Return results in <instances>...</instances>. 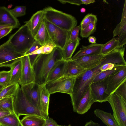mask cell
<instances>
[{"label": "cell", "mask_w": 126, "mask_h": 126, "mask_svg": "<svg viewBox=\"0 0 126 126\" xmlns=\"http://www.w3.org/2000/svg\"><path fill=\"white\" fill-rule=\"evenodd\" d=\"M106 79L92 82L90 85L92 96L94 102L101 103L107 101L110 96L106 93Z\"/></svg>", "instance_id": "5bb4252c"}, {"label": "cell", "mask_w": 126, "mask_h": 126, "mask_svg": "<svg viewBox=\"0 0 126 126\" xmlns=\"http://www.w3.org/2000/svg\"><path fill=\"white\" fill-rule=\"evenodd\" d=\"M40 54H33L27 55L28 56L30 63L32 67H33L35 61Z\"/></svg>", "instance_id": "bcb514c9"}, {"label": "cell", "mask_w": 126, "mask_h": 126, "mask_svg": "<svg viewBox=\"0 0 126 126\" xmlns=\"http://www.w3.org/2000/svg\"><path fill=\"white\" fill-rule=\"evenodd\" d=\"M126 65H119L112 69L102 72L97 75L94 79L92 82L102 81L109 76L116 73Z\"/></svg>", "instance_id": "4dcf8cb0"}, {"label": "cell", "mask_w": 126, "mask_h": 126, "mask_svg": "<svg viewBox=\"0 0 126 126\" xmlns=\"http://www.w3.org/2000/svg\"><path fill=\"white\" fill-rule=\"evenodd\" d=\"M94 102L92 97L90 87L81 100L76 112L80 114H83L87 112L92 104Z\"/></svg>", "instance_id": "7402d4cb"}, {"label": "cell", "mask_w": 126, "mask_h": 126, "mask_svg": "<svg viewBox=\"0 0 126 126\" xmlns=\"http://www.w3.org/2000/svg\"><path fill=\"white\" fill-rule=\"evenodd\" d=\"M10 27L6 26H0V29L2 28L9 27Z\"/></svg>", "instance_id": "f5cc1de1"}, {"label": "cell", "mask_w": 126, "mask_h": 126, "mask_svg": "<svg viewBox=\"0 0 126 126\" xmlns=\"http://www.w3.org/2000/svg\"><path fill=\"white\" fill-rule=\"evenodd\" d=\"M67 62L62 59L55 63L49 74L46 84L52 82L63 75Z\"/></svg>", "instance_id": "ac0fdd59"}, {"label": "cell", "mask_w": 126, "mask_h": 126, "mask_svg": "<svg viewBox=\"0 0 126 126\" xmlns=\"http://www.w3.org/2000/svg\"><path fill=\"white\" fill-rule=\"evenodd\" d=\"M9 71H0V85L4 87L8 86L10 80Z\"/></svg>", "instance_id": "8d00e7d4"}, {"label": "cell", "mask_w": 126, "mask_h": 126, "mask_svg": "<svg viewBox=\"0 0 126 126\" xmlns=\"http://www.w3.org/2000/svg\"><path fill=\"white\" fill-rule=\"evenodd\" d=\"M94 68L87 70L75 78L72 94L70 95L73 111L76 112L78 105L96 76L100 72Z\"/></svg>", "instance_id": "7a4b0ae2"}, {"label": "cell", "mask_w": 126, "mask_h": 126, "mask_svg": "<svg viewBox=\"0 0 126 126\" xmlns=\"http://www.w3.org/2000/svg\"><path fill=\"white\" fill-rule=\"evenodd\" d=\"M59 126H61V125H59Z\"/></svg>", "instance_id": "9f6ffc18"}, {"label": "cell", "mask_w": 126, "mask_h": 126, "mask_svg": "<svg viewBox=\"0 0 126 126\" xmlns=\"http://www.w3.org/2000/svg\"><path fill=\"white\" fill-rule=\"evenodd\" d=\"M4 87L3 86L0 85V92Z\"/></svg>", "instance_id": "db71d44e"}, {"label": "cell", "mask_w": 126, "mask_h": 126, "mask_svg": "<svg viewBox=\"0 0 126 126\" xmlns=\"http://www.w3.org/2000/svg\"><path fill=\"white\" fill-rule=\"evenodd\" d=\"M41 46L35 40L34 42L31 47L25 53L24 55H28L30 54L37 49Z\"/></svg>", "instance_id": "b9f144b4"}, {"label": "cell", "mask_w": 126, "mask_h": 126, "mask_svg": "<svg viewBox=\"0 0 126 126\" xmlns=\"http://www.w3.org/2000/svg\"><path fill=\"white\" fill-rule=\"evenodd\" d=\"M23 126H44L45 119L34 115H26L20 120Z\"/></svg>", "instance_id": "83f0119b"}, {"label": "cell", "mask_w": 126, "mask_h": 126, "mask_svg": "<svg viewBox=\"0 0 126 126\" xmlns=\"http://www.w3.org/2000/svg\"><path fill=\"white\" fill-rule=\"evenodd\" d=\"M21 58L15 62L10 66V80L8 86L13 84L19 83L20 79L22 72Z\"/></svg>", "instance_id": "cb8c5ba5"}, {"label": "cell", "mask_w": 126, "mask_h": 126, "mask_svg": "<svg viewBox=\"0 0 126 126\" xmlns=\"http://www.w3.org/2000/svg\"><path fill=\"white\" fill-rule=\"evenodd\" d=\"M113 37L118 36L119 48L123 47L126 43V0L123 9L121 20L113 31Z\"/></svg>", "instance_id": "9a60e30c"}, {"label": "cell", "mask_w": 126, "mask_h": 126, "mask_svg": "<svg viewBox=\"0 0 126 126\" xmlns=\"http://www.w3.org/2000/svg\"><path fill=\"white\" fill-rule=\"evenodd\" d=\"M8 40L17 52L24 55L32 45L35 39L25 24L12 35Z\"/></svg>", "instance_id": "5b68a950"}, {"label": "cell", "mask_w": 126, "mask_h": 126, "mask_svg": "<svg viewBox=\"0 0 126 126\" xmlns=\"http://www.w3.org/2000/svg\"><path fill=\"white\" fill-rule=\"evenodd\" d=\"M57 123L53 119L49 117L45 119L44 126H59Z\"/></svg>", "instance_id": "ee69618b"}, {"label": "cell", "mask_w": 126, "mask_h": 126, "mask_svg": "<svg viewBox=\"0 0 126 126\" xmlns=\"http://www.w3.org/2000/svg\"><path fill=\"white\" fill-rule=\"evenodd\" d=\"M113 112V116L118 126H126V101L115 93L108 100Z\"/></svg>", "instance_id": "8992f818"}, {"label": "cell", "mask_w": 126, "mask_h": 126, "mask_svg": "<svg viewBox=\"0 0 126 126\" xmlns=\"http://www.w3.org/2000/svg\"><path fill=\"white\" fill-rule=\"evenodd\" d=\"M14 109L17 116L22 115H34L45 119L49 117L43 111L34 107L28 99L20 86L14 96Z\"/></svg>", "instance_id": "277c9868"}, {"label": "cell", "mask_w": 126, "mask_h": 126, "mask_svg": "<svg viewBox=\"0 0 126 126\" xmlns=\"http://www.w3.org/2000/svg\"><path fill=\"white\" fill-rule=\"evenodd\" d=\"M86 10L85 8H82L80 9V11L81 13H84L85 12Z\"/></svg>", "instance_id": "816d5d0a"}, {"label": "cell", "mask_w": 126, "mask_h": 126, "mask_svg": "<svg viewBox=\"0 0 126 126\" xmlns=\"http://www.w3.org/2000/svg\"><path fill=\"white\" fill-rule=\"evenodd\" d=\"M20 87L19 83H16L4 87L0 92V99L7 97L14 96Z\"/></svg>", "instance_id": "d6a6232c"}, {"label": "cell", "mask_w": 126, "mask_h": 126, "mask_svg": "<svg viewBox=\"0 0 126 126\" xmlns=\"http://www.w3.org/2000/svg\"><path fill=\"white\" fill-rule=\"evenodd\" d=\"M1 67V65H0V67Z\"/></svg>", "instance_id": "680465c9"}, {"label": "cell", "mask_w": 126, "mask_h": 126, "mask_svg": "<svg viewBox=\"0 0 126 126\" xmlns=\"http://www.w3.org/2000/svg\"><path fill=\"white\" fill-rule=\"evenodd\" d=\"M62 49L56 47L50 53L40 54L33 66L34 82L38 85L46 84L49 74L55 63L62 59Z\"/></svg>", "instance_id": "6da1fadb"}, {"label": "cell", "mask_w": 126, "mask_h": 126, "mask_svg": "<svg viewBox=\"0 0 126 126\" xmlns=\"http://www.w3.org/2000/svg\"><path fill=\"white\" fill-rule=\"evenodd\" d=\"M81 39L79 37L74 41L68 40L63 48L62 50L63 59L68 61L72 59V56L77 47L79 45Z\"/></svg>", "instance_id": "d4e9b609"}, {"label": "cell", "mask_w": 126, "mask_h": 126, "mask_svg": "<svg viewBox=\"0 0 126 126\" xmlns=\"http://www.w3.org/2000/svg\"><path fill=\"white\" fill-rule=\"evenodd\" d=\"M103 45L95 43L87 46L82 45V48L72 57V59L75 60L87 56L100 54Z\"/></svg>", "instance_id": "d6986e66"}, {"label": "cell", "mask_w": 126, "mask_h": 126, "mask_svg": "<svg viewBox=\"0 0 126 126\" xmlns=\"http://www.w3.org/2000/svg\"><path fill=\"white\" fill-rule=\"evenodd\" d=\"M120 65L111 63H107L104 64L98 68L95 67V68L98 69L101 72L107 70H110Z\"/></svg>", "instance_id": "60d3db41"}, {"label": "cell", "mask_w": 126, "mask_h": 126, "mask_svg": "<svg viewBox=\"0 0 126 126\" xmlns=\"http://www.w3.org/2000/svg\"><path fill=\"white\" fill-rule=\"evenodd\" d=\"M24 55L17 52L8 40L0 46V65L9 67Z\"/></svg>", "instance_id": "9c48e42d"}, {"label": "cell", "mask_w": 126, "mask_h": 126, "mask_svg": "<svg viewBox=\"0 0 126 126\" xmlns=\"http://www.w3.org/2000/svg\"><path fill=\"white\" fill-rule=\"evenodd\" d=\"M40 103L42 111L48 115L49 105L50 94L47 88L46 84L39 85Z\"/></svg>", "instance_id": "603a6c76"}, {"label": "cell", "mask_w": 126, "mask_h": 126, "mask_svg": "<svg viewBox=\"0 0 126 126\" xmlns=\"http://www.w3.org/2000/svg\"><path fill=\"white\" fill-rule=\"evenodd\" d=\"M20 87L29 101L36 108L42 111L40 100L39 85L34 82Z\"/></svg>", "instance_id": "7c38bea8"}, {"label": "cell", "mask_w": 126, "mask_h": 126, "mask_svg": "<svg viewBox=\"0 0 126 126\" xmlns=\"http://www.w3.org/2000/svg\"><path fill=\"white\" fill-rule=\"evenodd\" d=\"M45 18L47 21L59 28L68 31L76 26L77 21L71 15L56 10L51 7L43 9Z\"/></svg>", "instance_id": "3957f363"}, {"label": "cell", "mask_w": 126, "mask_h": 126, "mask_svg": "<svg viewBox=\"0 0 126 126\" xmlns=\"http://www.w3.org/2000/svg\"><path fill=\"white\" fill-rule=\"evenodd\" d=\"M84 126H100V125L98 123L91 120L86 122Z\"/></svg>", "instance_id": "7dc6e473"}, {"label": "cell", "mask_w": 126, "mask_h": 126, "mask_svg": "<svg viewBox=\"0 0 126 126\" xmlns=\"http://www.w3.org/2000/svg\"><path fill=\"white\" fill-rule=\"evenodd\" d=\"M125 47L118 48L105 55L98 65L96 67L98 68L103 65L111 63L120 65L126 66L124 58Z\"/></svg>", "instance_id": "4fadbf2b"}, {"label": "cell", "mask_w": 126, "mask_h": 126, "mask_svg": "<svg viewBox=\"0 0 126 126\" xmlns=\"http://www.w3.org/2000/svg\"><path fill=\"white\" fill-rule=\"evenodd\" d=\"M45 24L52 42L62 50L69 40L70 31L62 29L50 23L45 18Z\"/></svg>", "instance_id": "52a82bcc"}, {"label": "cell", "mask_w": 126, "mask_h": 126, "mask_svg": "<svg viewBox=\"0 0 126 126\" xmlns=\"http://www.w3.org/2000/svg\"><path fill=\"white\" fill-rule=\"evenodd\" d=\"M14 96H10L0 99V111L10 112L16 115L14 106Z\"/></svg>", "instance_id": "f1b7e54d"}, {"label": "cell", "mask_w": 126, "mask_h": 126, "mask_svg": "<svg viewBox=\"0 0 126 126\" xmlns=\"http://www.w3.org/2000/svg\"><path fill=\"white\" fill-rule=\"evenodd\" d=\"M21 60L22 72L19 84L22 86L34 82L35 75L28 56H23L21 57Z\"/></svg>", "instance_id": "8fae6325"}, {"label": "cell", "mask_w": 126, "mask_h": 126, "mask_svg": "<svg viewBox=\"0 0 126 126\" xmlns=\"http://www.w3.org/2000/svg\"><path fill=\"white\" fill-rule=\"evenodd\" d=\"M44 18L45 14L43 10L37 12L29 20L25 22L34 37Z\"/></svg>", "instance_id": "ffe728a7"}, {"label": "cell", "mask_w": 126, "mask_h": 126, "mask_svg": "<svg viewBox=\"0 0 126 126\" xmlns=\"http://www.w3.org/2000/svg\"><path fill=\"white\" fill-rule=\"evenodd\" d=\"M34 39L35 40L42 46L47 43L52 42L45 26V18L37 33L34 36Z\"/></svg>", "instance_id": "484cf974"}, {"label": "cell", "mask_w": 126, "mask_h": 126, "mask_svg": "<svg viewBox=\"0 0 126 126\" xmlns=\"http://www.w3.org/2000/svg\"><path fill=\"white\" fill-rule=\"evenodd\" d=\"M82 4L87 5L91 3L94 2L95 1L94 0H81Z\"/></svg>", "instance_id": "c3c4849f"}, {"label": "cell", "mask_w": 126, "mask_h": 126, "mask_svg": "<svg viewBox=\"0 0 126 126\" xmlns=\"http://www.w3.org/2000/svg\"><path fill=\"white\" fill-rule=\"evenodd\" d=\"M11 113L9 112L0 111V119Z\"/></svg>", "instance_id": "f907efd6"}, {"label": "cell", "mask_w": 126, "mask_h": 126, "mask_svg": "<svg viewBox=\"0 0 126 126\" xmlns=\"http://www.w3.org/2000/svg\"><path fill=\"white\" fill-rule=\"evenodd\" d=\"M13 28L9 27L0 29V39L10 33Z\"/></svg>", "instance_id": "7bdbcfd3"}, {"label": "cell", "mask_w": 126, "mask_h": 126, "mask_svg": "<svg viewBox=\"0 0 126 126\" xmlns=\"http://www.w3.org/2000/svg\"><path fill=\"white\" fill-rule=\"evenodd\" d=\"M105 55L100 54L87 56L74 60L84 69L91 70L98 65Z\"/></svg>", "instance_id": "e0dca14e"}, {"label": "cell", "mask_w": 126, "mask_h": 126, "mask_svg": "<svg viewBox=\"0 0 126 126\" xmlns=\"http://www.w3.org/2000/svg\"><path fill=\"white\" fill-rule=\"evenodd\" d=\"M119 41L117 37H113L105 44H103L101 54L106 55L119 48Z\"/></svg>", "instance_id": "f546056e"}, {"label": "cell", "mask_w": 126, "mask_h": 126, "mask_svg": "<svg viewBox=\"0 0 126 126\" xmlns=\"http://www.w3.org/2000/svg\"><path fill=\"white\" fill-rule=\"evenodd\" d=\"M0 26H6L13 29L20 26L18 19L12 14L9 9L4 6L0 7Z\"/></svg>", "instance_id": "2e32d148"}, {"label": "cell", "mask_w": 126, "mask_h": 126, "mask_svg": "<svg viewBox=\"0 0 126 126\" xmlns=\"http://www.w3.org/2000/svg\"><path fill=\"white\" fill-rule=\"evenodd\" d=\"M86 70L75 60H68L64 73L62 77H76Z\"/></svg>", "instance_id": "44dd1931"}, {"label": "cell", "mask_w": 126, "mask_h": 126, "mask_svg": "<svg viewBox=\"0 0 126 126\" xmlns=\"http://www.w3.org/2000/svg\"><path fill=\"white\" fill-rule=\"evenodd\" d=\"M26 8L23 6H17L9 10L12 15L16 18L23 16L26 14Z\"/></svg>", "instance_id": "74e56055"}, {"label": "cell", "mask_w": 126, "mask_h": 126, "mask_svg": "<svg viewBox=\"0 0 126 126\" xmlns=\"http://www.w3.org/2000/svg\"><path fill=\"white\" fill-rule=\"evenodd\" d=\"M114 93L126 101V81L123 82L116 89Z\"/></svg>", "instance_id": "f35d334b"}, {"label": "cell", "mask_w": 126, "mask_h": 126, "mask_svg": "<svg viewBox=\"0 0 126 126\" xmlns=\"http://www.w3.org/2000/svg\"><path fill=\"white\" fill-rule=\"evenodd\" d=\"M97 19L96 15L92 13L87 14L84 17L80 23V29H84L91 22H97Z\"/></svg>", "instance_id": "d590c367"}, {"label": "cell", "mask_w": 126, "mask_h": 126, "mask_svg": "<svg viewBox=\"0 0 126 126\" xmlns=\"http://www.w3.org/2000/svg\"><path fill=\"white\" fill-rule=\"evenodd\" d=\"M80 29V25L76 26L73 28L70 31L69 40L74 41L77 40L79 37V33Z\"/></svg>", "instance_id": "ab89813d"}, {"label": "cell", "mask_w": 126, "mask_h": 126, "mask_svg": "<svg viewBox=\"0 0 126 126\" xmlns=\"http://www.w3.org/2000/svg\"><path fill=\"white\" fill-rule=\"evenodd\" d=\"M76 77H62L51 83L46 84L50 94L60 92L68 94L70 96Z\"/></svg>", "instance_id": "ba28073f"}, {"label": "cell", "mask_w": 126, "mask_h": 126, "mask_svg": "<svg viewBox=\"0 0 126 126\" xmlns=\"http://www.w3.org/2000/svg\"><path fill=\"white\" fill-rule=\"evenodd\" d=\"M96 38L94 36H91L89 37L88 41L89 42L92 44L96 43Z\"/></svg>", "instance_id": "681fc988"}, {"label": "cell", "mask_w": 126, "mask_h": 126, "mask_svg": "<svg viewBox=\"0 0 126 126\" xmlns=\"http://www.w3.org/2000/svg\"><path fill=\"white\" fill-rule=\"evenodd\" d=\"M94 112L96 116L107 126H118L113 116L110 113L97 109H95Z\"/></svg>", "instance_id": "4316f807"}, {"label": "cell", "mask_w": 126, "mask_h": 126, "mask_svg": "<svg viewBox=\"0 0 126 126\" xmlns=\"http://www.w3.org/2000/svg\"><path fill=\"white\" fill-rule=\"evenodd\" d=\"M19 126H23L21 124L20 121V120H19Z\"/></svg>", "instance_id": "11a10c76"}, {"label": "cell", "mask_w": 126, "mask_h": 126, "mask_svg": "<svg viewBox=\"0 0 126 126\" xmlns=\"http://www.w3.org/2000/svg\"><path fill=\"white\" fill-rule=\"evenodd\" d=\"M96 22L90 23L84 29H80V35L82 38H87L94 32L96 29Z\"/></svg>", "instance_id": "e575fe53"}, {"label": "cell", "mask_w": 126, "mask_h": 126, "mask_svg": "<svg viewBox=\"0 0 126 126\" xmlns=\"http://www.w3.org/2000/svg\"><path fill=\"white\" fill-rule=\"evenodd\" d=\"M58 1L63 4L69 3L78 5H80L82 4L81 0H58Z\"/></svg>", "instance_id": "f6af8a7d"}, {"label": "cell", "mask_w": 126, "mask_h": 126, "mask_svg": "<svg viewBox=\"0 0 126 126\" xmlns=\"http://www.w3.org/2000/svg\"><path fill=\"white\" fill-rule=\"evenodd\" d=\"M20 120L16 115L11 113L0 119V124L4 126H19Z\"/></svg>", "instance_id": "1f68e13d"}, {"label": "cell", "mask_w": 126, "mask_h": 126, "mask_svg": "<svg viewBox=\"0 0 126 126\" xmlns=\"http://www.w3.org/2000/svg\"><path fill=\"white\" fill-rule=\"evenodd\" d=\"M0 126H4L0 124Z\"/></svg>", "instance_id": "6f0895ef"}, {"label": "cell", "mask_w": 126, "mask_h": 126, "mask_svg": "<svg viewBox=\"0 0 126 126\" xmlns=\"http://www.w3.org/2000/svg\"><path fill=\"white\" fill-rule=\"evenodd\" d=\"M56 46L52 42L46 44L30 54H48L50 53Z\"/></svg>", "instance_id": "836d02e7"}, {"label": "cell", "mask_w": 126, "mask_h": 126, "mask_svg": "<svg viewBox=\"0 0 126 126\" xmlns=\"http://www.w3.org/2000/svg\"><path fill=\"white\" fill-rule=\"evenodd\" d=\"M126 81V66L116 73L106 79V93L110 96L116 89Z\"/></svg>", "instance_id": "30bf717a"}]
</instances>
